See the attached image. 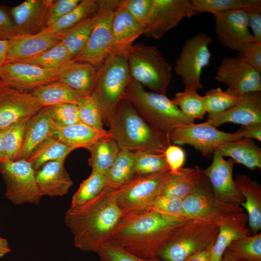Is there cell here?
Here are the masks:
<instances>
[{"label": "cell", "instance_id": "6da1fadb", "mask_svg": "<svg viewBox=\"0 0 261 261\" xmlns=\"http://www.w3.org/2000/svg\"><path fill=\"white\" fill-rule=\"evenodd\" d=\"M188 219L146 208L124 214L110 238L144 259L158 257L173 234Z\"/></svg>", "mask_w": 261, "mask_h": 261}, {"label": "cell", "instance_id": "7a4b0ae2", "mask_svg": "<svg viewBox=\"0 0 261 261\" xmlns=\"http://www.w3.org/2000/svg\"><path fill=\"white\" fill-rule=\"evenodd\" d=\"M123 215L116 199L115 189L106 186L90 201L70 207L64 222L73 236L76 247L84 252L96 253L110 238Z\"/></svg>", "mask_w": 261, "mask_h": 261}, {"label": "cell", "instance_id": "3957f363", "mask_svg": "<svg viewBox=\"0 0 261 261\" xmlns=\"http://www.w3.org/2000/svg\"><path fill=\"white\" fill-rule=\"evenodd\" d=\"M107 123L109 132L120 149L164 155L166 148L171 145L169 136L148 124L124 98Z\"/></svg>", "mask_w": 261, "mask_h": 261}, {"label": "cell", "instance_id": "277c9868", "mask_svg": "<svg viewBox=\"0 0 261 261\" xmlns=\"http://www.w3.org/2000/svg\"><path fill=\"white\" fill-rule=\"evenodd\" d=\"M124 98L148 124L167 136L176 128L194 123L195 119L184 114L172 99L165 95L146 91L131 77Z\"/></svg>", "mask_w": 261, "mask_h": 261}, {"label": "cell", "instance_id": "5b68a950", "mask_svg": "<svg viewBox=\"0 0 261 261\" xmlns=\"http://www.w3.org/2000/svg\"><path fill=\"white\" fill-rule=\"evenodd\" d=\"M183 209L188 219L201 220L219 227L230 225L242 229L247 228L248 217L238 204L217 199L205 177L198 188L183 200Z\"/></svg>", "mask_w": 261, "mask_h": 261}, {"label": "cell", "instance_id": "8992f818", "mask_svg": "<svg viewBox=\"0 0 261 261\" xmlns=\"http://www.w3.org/2000/svg\"><path fill=\"white\" fill-rule=\"evenodd\" d=\"M130 77L151 92L166 95L172 67L156 46L133 44L127 54Z\"/></svg>", "mask_w": 261, "mask_h": 261}, {"label": "cell", "instance_id": "52a82bcc", "mask_svg": "<svg viewBox=\"0 0 261 261\" xmlns=\"http://www.w3.org/2000/svg\"><path fill=\"white\" fill-rule=\"evenodd\" d=\"M130 78L127 55L112 54L99 67L93 91L102 112L104 122L115 112L124 97Z\"/></svg>", "mask_w": 261, "mask_h": 261}, {"label": "cell", "instance_id": "ba28073f", "mask_svg": "<svg viewBox=\"0 0 261 261\" xmlns=\"http://www.w3.org/2000/svg\"><path fill=\"white\" fill-rule=\"evenodd\" d=\"M219 228L206 222L188 219L170 238L158 257L163 261H188L214 244Z\"/></svg>", "mask_w": 261, "mask_h": 261}, {"label": "cell", "instance_id": "9c48e42d", "mask_svg": "<svg viewBox=\"0 0 261 261\" xmlns=\"http://www.w3.org/2000/svg\"><path fill=\"white\" fill-rule=\"evenodd\" d=\"M173 174L170 171L146 175H135L115 189L118 205L123 214L148 208L161 195Z\"/></svg>", "mask_w": 261, "mask_h": 261}, {"label": "cell", "instance_id": "30bf717a", "mask_svg": "<svg viewBox=\"0 0 261 261\" xmlns=\"http://www.w3.org/2000/svg\"><path fill=\"white\" fill-rule=\"evenodd\" d=\"M212 43L208 34L200 32L188 39L183 45L174 70L181 78L185 90L197 91L203 88L201 75L210 63L212 55L209 45Z\"/></svg>", "mask_w": 261, "mask_h": 261}, {"label": "cell", "instance_id": "8fae6325", "mask_svg": "<svg viewBox=\"0 0 261 261\" xmlns=\"http://www.w3.org/2000/svg\"><path fill=\"white\" fill-rule=\"evenodd\" d=\"M0 174L5 184V196L14 204L40 203L42 197L35 171L26 160L0 162Z\"/></svg>", "mask_w": 261, "mask_h": 261}, {"label": "cell", "instance_id": "7c38bea8", "mask_svg": "<svg viewBox=\"0 0 261 261\" xmlns=\"http://www.w3.org/2000/svg\"><path fill=\"white\" fill-rule=\"evenodd\" d=\"M174 145H188L199 151L205 158H210L220 144L242 138L236 132L230 133L219 130L207 121L180 126L169 135Z\"/></svg>", "mask_w": 261, "mask_h": 261}, {"label": "cell", "instance_id": "4fadbf2b", "mask_svg": "<svg viewBox=\"0 0 261 261\" xmlns=\"http://www.w3.org/2000/svg\"><path fill=\"white\" fill-rule=\"evenodd\" d=\"M194 15L190 0H151L143 35L159 39L177 26L183 19Z\"/></svg>", "mask_w": 261, "mask_h": 261}, {"label": "cell", "instance_id": "5bb4252c", "mask_svg": "<svg viewBox=\"0 0 261 261\" xmlns=\"http://www.w3.org/2000/svg\"><path fill=\"white\" fill-rule=\"evenodd\" d=\"M215 79L227 86L226 90L242 97L261 91V73L250 65L239 53L223 58L218 67Z\"/></svg>", "mask_w": 261, "mask_h": 261}, {"label": "cell", "instance_id": "9a60e30c", "mask_svg": "<svg viewBox=\"0 0 261 261\" xmlns=\"http://www.w3.org/2000/svg\"><path fill=\"white\" fill-rule=\"evenodd\" d=\"M119 0H107L98 12L96 24L83 49L72 59L99 67L110 54L112 20Z\"/></svg>", "mask_w": 261, "mask_h": 261}, {"label": "cell", "instance_id": "2e32d148", "mask_svg": "<svg viewBox=\"0 0 261 261\" xmlns=\"http://www.w3.org/2000/svg\"><path fill=\"white\" fill-rule=\"evenodd\" d=\"M0 79L7 86L31 92L41 86L58 81L59 71L26 63L5 62L0 68Z\"/></svg>", "mask_w": 261, "mask_h": 261}, {"label": "cell", "instance_id": "e0dca14e", "mask_svg": "<svg viewBox=\"0 0 261 261\" xmlns=\"http://www.w3.org/2000/svg\"><path fill=\"white\" fill-rule=\"evenodd\" d=\"M214 15L216 33L225 47L240 52L250 42H254L248 24L247 12L232 11Z\"/></svg>", "mask_w": 261, "mask_h": 261}, {"label": "cell", "instance_id": "ac0fdd59", "mask_svg": "<svg viewBox=\"0 0 261 261\" xmlns=\"http://www.w3.org/2000/svg\"><path fill=\"white\" fill-rule=\"evenodd\" d=\"M43 107L31 92L20 90L5 84L0 87V129L29 118Z\"/></svg>", "mask_w": 261, "mask_h": 261}, {"label": "cell", "instance_id": "d6986e66", "mask_svg": "<svg viewBox=\"0 0 261 261\" xmlns=\"http://www.w3.org/2000/svg\"><path fill=\"white\" fill-rule=\"evenodd\" d=\"M235 162L232 159H224L216 149L211 164L203 170L210 180L214 196L223 202L241 205L245 198L237 188L233 178L232 171Z\"/></svg>", "mask_w": 261, "mask_h": 261}, {"label": "cell", "instance_id": "ffe728a7", "mask_svg": "<svg viewBox=\"0 0 261 261\" xmlns=\"http://www.w3.org/2000/svg\"><path fill=\"white\" fill-rule=\"evenodd\" d=\"M60 42V34L51 32L47 28L33 34L16 35L9 41L5 62H17L34 58Z\"/></svg>", "mask_w": 261, "mask_h": 261}, {"label": "cell", "instance_id": "44dd1931", "mask_svg": "<svg viewBox=\"0 0 261 261\" xmlns=\"http://www.w3.org/2000/svg\"><path fill=\"white\" fill-rule=\"evenodd\" d=\"M53 0H26L10 8L16 35L33 34L46 28V18Z\"/></svg>", "mask_w": 261, "mask_h": 261}, {"label": "cell", "instance_id": "7402d4cb", "mask_svg": "<svg viewBox=\"0 0 261 261\" xmlns=\"http://www.w3.org/2000/svg\"><path fill=\"white\" fill-rule=\"evenodd\" d=\"M206 121L217 128L226 123L241 125L261 123V91L244 95L234 106L225 111L208 115Z\"/></svg>", "mask_w": 261, "mask_h": 261}, {"label": "cell", "instance_id": "603a6c76", "mask_svg": "<svg viewBox=\"0 0 261 261\" xmlns=\"http://www.w3.org/2000/svg\"><path fill=\"white\" fill-rule=\"evenodd\" d=\"M143 33V26L124 8L117 5L112 20V39L110 55L124 54Z\"/></svg>", "mask_w": 261, "mask_h": 261}, {"label": "cell", "instance_id": "cb8c5ba5", "mask_svg": "<svg viewBox=\"0 0 261 261\" xmlns=\"http://www.w3.org/2000/svg\"><path fill=\"white\" fill-rule=\"evenodd\" d=\"M65 160L48 162L35 171L36 183L42 196H62L68 193L73 182L64 167Z\"/></svg>", "mask_w": 261, "mask_h": 261}, {"label": "cell", "instance_id": "d4e9b609", "mask_svg": "<svg viewBox=\"0 0 261 261\" xmlns=\"http://www.w3.org/2000/svg\"><path fill=\"white\" fill-rule=\"evenodd\" d=\"M57 124L43 107L28 121L18 160H27L34 149L46 139L54 137Z\"/></svg>", "mask_w": 261, "mask_h": 261}, {"label": "cell", "instance_id": "484cf974", "mask_svg": "<svg viewBox=\"0 0 261 261\" xmlns=\"http://www.w3.org/2000/svg\"><path fill=\"white\" fill-rule=\"evenodd\" d=\"M112 136L108 130H100L82 122L63 126L57 124L54 137L75 149L84 148L89 150L99 141Z\"/></svg>", "mask_w": 261, "mask_h": 261}, {"label": "cell", "instance_id": "4316f807", "mask_svg": "<svg viewBox=\"0 0 261 261\" xmlns=\"http://www.w3.org/2000/svg\"><path fill=\"white\" fill-rule=\"evenodd\" d=\"M98 68L72 59L59 69L58 81L77 90L91 93L95 86Z\"/></svg>", "mask_w": 261, "mask_h": 261}, {"label": "cell", "instance_id": "83f0119b", "mask_svg": "<svg viewBox=\"0 0 261 261\" xmlns=\"http://www.w3.org/2000/svg\"><path fill=\"white\" fill-rule=\"evenodd\" d=\"M235 185L245 198L241 206L246 210L248 223L253 235L261 229V187L255 180L244 174L234 179Z\"/></svg>", "mask_w": 261, "mask_h": 261}, {"label": "cell", "instance_id": "f1b7e54d", "mask_svg": "<svg viewBox=\"0 0 261 261\" xmlns=\"http://www.w3.org/2000/svg\"><path fill=\"white\" fill-rule=\"evenodd\" d=\"M31 92L43 107L64 103L78 105L92 93L77 90L59 81L41 86Z\"/></svg>", "mask_w": 261, "mask_h": 261}, {"label": "cell", "instance_id": "f546056e", "mask_svg": "<svg viewBox=\"0 0 261 261\" xmlns=\"http://www.w3.org/2000/svg\"><path fill=\"white\" fill-rule=\"evenodd\" d=\"M216 149L223 157L253 170L261 167V150L252 139L242 138L219 145Z\"/></svg>", "mask_w": 261, "mask_h": 261}, {"label": "cell", "instance_id": "4dcf8cb0", "mask_svg": "<svg viewBox=\"0 0 261 261\" xmlns=\"http://www.w3.org/2000/svg\"><path fill=\"white\" fill-rule=\"evenodd\" d=\"M205 176L198 165L193 168H182L173 174L161 195L184 199L193 193Z\"/></svg>", "mask_w": 261, "mask_h": 261}, {"label": "cell", "instance_id": "1f68e13d", "mask_svg": "<svg viewBox=\"0 0 261 261\" xmlns=\"http://www.w3.org/2000/svg\"><path fill=\"white\" fill-rule=\"evenodd\" d=\"M98 18V12L86 17L71 28L59 33L61 36V42L72 58L85 47Z\"/></svg>", "mask_w": 261, "mask_h": 261}, {"label": "cell", "instance_id": "d6a6232c", "mask_svg": "<svg viewBox=\"0 0 261 261\" xmlns=\"http://www.w3.org/2000/svg\"><path fill=\"white\" fill-rule=\"evenodd\" d=\"M194 14L232 11L261 13V0H190Z\"/></svg>", "mask_w": 261, "mask_h": 261}, {"label": "cell", "instance_id": "836d02e7", "mask_svg": "<svg viewBox=\"0 0 261 261\" xmlns=\"http://www.w3.org/2000/svg\"><path fill=\"white\" fill-rule=\"evenodd\" d=\"M73 150V148L52 137L46 139L37 146L26 160L36 171L48 162L65 160Z\"/></svg>", "mask_w": 261, "mask_h": 261}, {"label": "cell", "instance_id": "e575fe53", "mask_svg": "<svg viewBox=\"0 0 261 261\" xmlns=\"http://www.w3.org/2000/svg\"><path fill=\"white\" fill-rule=\"evenodd\" d=\"M135 175L134 152L120 149L115 161L105 174L106 186L116 189Z\"/></svg>", "mask_w": 261, "mask_h": 261}, {"label": "cell", "instance_id": "d590c367", "mask_svg": "<svg viewBox=\"0 0 261 261\" xmlns=\"http://www.w3.org/2000/svg\"><path fill=\"white\" fill-rule=\"evenodd\" d=\"M120 150L118 145L112 136L98 142L89 150L90 156L88 162L92 171H96L105 175Z\"/></svg>", "mask_w": 261, "mask_h": 261}, {"label": "cell", "instance_id": "8d00e7d4", "mask_svg": "<svg viewBox=\"0 0 261 261\" xmlns=\"http://www.w3.org/2000/svg\"><path fill=\"white\" fill-rule=\"evenodd\" d=\"M107 0H81L73 10L47 28L51 32L59 33L75 25L86 17L98 12Z\"/></svg>", "mask_w": 261, "mask_h": 261}, {"label": "cell", "instance_id": "74e56055", "mask_svg": "<svg viewBox=\"0 0 261 261\" xmlns=\"http://www.w3.org/2000/svg\"><path fill=\"white\" fill-rule=\"evenodd\" d=\"M236 260L261 261V233L245 235L233 241L225 251Z\"/></svg>", "mask_w": 261, "mask_h": 261}, {"label": "cell", "instance_id": "f35d334b", "mask_svg": "<svg viewBox=\"0 0 261 261\" xmlns=\"http://www.w3.org/2000/svg\"><path fill=\"white\" fill-rule=\"evenodd\" d=\"M106 187V179L104 174L96 171H92L91 174L80 184L78 190L73 194L70 207L83 204L98 196Z\"/></svg>", "mask_w": 261, "mask_h": 261}, {"label": "cell", "instance_id": "ab89813d", "mask_svg": "<svg viewBox=\"0 0 261 261\" xmlns=\"http://www.w3.org/2000/svg\"><path fill=\"white\" fill-rule=\"evenodd\" d=\"M30 117L16 121L4 129V148L7 160L12 161L18 160L24 142L26 126Z\"/></svg>", "mask_w": 261, "mask_h": 261}, {"label": "cell", "instance_id": "60d3db41", "mask_svg": "<svg viewBox=\"0 0 261 261\" xmlns=\"http://www.w3.org/2000/svg\"><path fill=\"white\" fill-rule=\"evenodd\" d=\"M72 57L60 42L45 52L34 58L17 61L48 69H59Z\"/></svg>", "mask_w": 261, "mask_h": 261}, {"label": "cell", "instance_id": "b9f144b4", "mask_svg": "<svg viewBox=\"0 0 261 261\" xmlns=\"http://www.w3.org/2000/svg\"><path fill=\"white\" fill-rule=\"evenodd\" d=\"M217 239L211 247L210 261H221L225 251L234 240L251 235L248 228L242 229L230 225L221 226Z\"/></svg>", "mask_w": 261, "mask_h": 261}, {"label": "cell", "instance_id": "7bdbcfd3", "mask_svg": "<svg viewBox=\"0 0 261 261\" xmlns=\"http://www.w3.org/2000/svg\"><path fill=\"white\" fill-rule=\"evenodd\" d=\"M242 97L235 96L220 87L212 88L203 96L205 109L208 115L218 114L236 104Z\"/></svg>", "mask_w": 261, "mask_h": 261}, {"label": "cell", "instance_id": "ee69618b", "mask_svg": "<svg viewBox=\"0 0 261 261\" xmlns=\"http://www.w3.org/2000/svg\"><path fill=\"white\" fill-rule=\"evenodd\" d=\"M135 175H146L168 171L164 155L145 151L134 152Z\"/></svg>", "mask_w": 261, "mask_h": 261}, {"label": "cell", "instance_id": "f6af8a7d", "mask_svg": "<svg viewBox=\"0 0 261 261\" xmlns=\"http://www.w3.org/2000/svg\"><path fill=\"white\" fill-rule=\"evenodd\" d=\"M182 112L195 119H202L206 113L203 96L197 91L184 90L178 92L172 99Z\"/></svg>", "mask_w": 261, "mask_h": 261}, {"label": "cell", "instance_id": "bcb514c9", "mask_svg": "<svg viewBox=\"0 0 261 261\" xmlns=\"http://www.w3.org/2000/svg\"><path fill=\"white\" fill-rule=\"evenodd\" d=\"M96 253L101 261H163L158 257L144 259L134 255L111 238L104 243Z\"/></svg>", "mask_w": 261, "mask_h": 261}, {"label": "cell", "instance_id": "7dc6e473", "mask_svg": "<svg viewBox=\"0 0 261 261\" xmlns=\"http://www.w3.org/2000/svg\"><path fill=\"white\" fill-rule=\"evenodd\" d=\"M77 106L81 122L96 129L105 130L103 116L93 93Z\"/></svg>", "mask_w": 261, "mask_h": 261}, {"label": "cell", "instance_id": "c3c4849f", "mask_svg": "<svg viewBox=\"0 0 261 261\" xmlns=\"http://www.w3.org/2000/svg\"><path fill=\"white\" fill-rule=\"evenodd\" d=\"M45 107L51 119L58 125L67 126L81 122L76 104L64 103Z\"/></svg>", "mask_w": 261, "mask_h": 261}, {"label": "cell", "instance_id": "681fc988", "mask_svg": "<svg viewBox=\"0 0 261 261\" xmlns=\"http://www.w3.org/2000/svg\"><path fill=\"white\" fill-rule=\"evenodd\" d=\"M147 208L161 213L188 219L183 209V200L179 198L160 195Z\"/></svg>", "mask_w": 261, "mask_h": 261}, {"label": "cell", "instance_id": "f907efd6", "mask_svg": "<svg viewBox=\"0 0 261 261\" xmlns=\"http://www.w3.org/2000/svg\"><path fill=\"white\" fill-rule=\"evenodd\" d=\"M81 1V0H53L47 12L46 28L51 27L69 13L77 6Z\"/></svg>", "mask_w": 261, "mask_h": 261}, {"label": "cell", "instance_id": "816d5d0a", "mask_svg": "<svg viewBox=\"0 0 261 261\" xmlns=\"http://www.w3.org/2000/svg\"><path fill=\"white\" fill-rule=\"evenodd\" d=\"M151 3V0H119L117 5L125 9L144 27Z\"/></svg>", "mask_w": 261, "mask_h": 261}, {"label": "cell", "instance_id": "f5cc1de1", "mask_svg": "<svg viewBox=\"0 0 261 261\" xmlns=\"http://www.w3.org/2000/svg\"><path fill=\"white\" fill-rule=\"evenodd\" d=\"M164 156L169 170L175 174L182 168L186 160V153L179 146L170 145L166 149Z\"/></svg>", "mask_w": 261, "mask_h": 261}, {"label": "cell", "instance_id": "db71d44e", "mask_svg": "<svg viewBox=\"0 0 261 261\" xmlns=\"http://www.w3.org/2000/svg\"><path fill=\"white\" fill-rule=\"evenodd\" d=\"M239 53L250 65L261 73V44L250 42Z\"/></svg>", "mask_w": 261, "mask_h": 261}, {"label": "cell", "instance_id": "11a10c76", "mask_svg": "<svg viewBox=\"0 0 261 261\" xmlns=\"http://www.w3.org/2000/svg\"><path fill=\"white\" fill-rule=\"evenodd\" d=\"M15 36L14 25L9 11L0 5V40L9 41Z\"/></svg>", "mask_w": 261, "mask_h": 261}, {"label": "cell", "instance_id": "9f6ffc18", "mask_svg": "<svg viewBox=\"0 0 261 261\" xmlns=\"http://www.w3.org/2000/svg\"><path fill=\"white\" fill-rule=\"evenodd\" d=\"M248 24L252 30L254 42L261 44V13L248 12Z\"/></svg>", "mask_w": 261, "mask_h": 261}, {"label": "cell", "instance_id": "6f0895ef", "mask_svg": "<svg viewBox=\"0 0 261 261\" xmlns=\"http://www.w3.org/2000/svg\"><path fill=\"white\" fill-rule=\"evenodd\" d=\"M236 132L242 138L255 139L261 141V123L241 125Z\"/></svg>", "mask_w": 261, "mask_h": 261}, {"label": "cell", "instance_id": "680465c9", "mask_svg": "<svg viewBox=\"0 0 261 261\" xmlns=\"http://www.w3.org/2000/svg\"><path fill=\"white\" fill-rule=\"evenodd\" d=\"M212 246H210L198 253L188 261H210Z\"/></svg>", "mask_w": 261, "mask_h": 261}, {"label": "cell", "instance_id": "91938a15", "mask_svg": "<svg viewBox=\"0 0 261 261\" xmlns=\"http://www.w3.org/2000/svg\"><path fill=\"white\" fill-rule=\"evenodd\" d=\"M8 45V41L0 40V68L6 62Z\"/></svg>", "mask_w": 261, "mask_h": 261}, {"label": "cell", "instance_id": "94428289", "mask_svg": "<svg viewBox=\"0 0 261 261\" xmlns=\"http://www.w3.org/2000/svg\"><path fill=\"white\" fill-rule=\"evenodd\" d=\"M11 251L8 242L6 239L0 237V259Z\"/></svg>", "mask_w": 261, "mask_h": 261}, {"label": "cell", "instance_id": "6125c7cd", "mask_svg": "<svg viewBox=\"0 0 261 261\" xmlns=\"http://www.w3.org/2000/svg\"><path fill=\"white\" fill-rule=\"evenodd\" d=\"M3 131L4 129H0V162L7 160L4 153Z\"/></svg>", "mask_w": 261, "mask_h": 261}, {"label": "cell", "instance_id": "be15d7a7", "mask_svg": "<svg viewBox=\"0 0 261 261\" xmlns=\"http://www.w3.org/2000/svg\"><path fill=\"white\" fill-rule=\"evenodd\" d=\"M221 261H236V260L225 252Z\"/></svg>", "mask_w": 261, "mask_h": 261}, {"label": "cell", "instance_id": "e7e4bbea", "mask_svg": "<svg viewBox=\"0 0 261 261\" xmlns=\"http://www.w3.org/2000/svg\"><path fill=\"white\" fill-rule=\"evenodd\" d=\"M236 261H249L245 259H238L236 260Z\"/></svg>", "mask_w": 261, "mask_h": 261}, {"label": "cell", "instance_id": "03108f58", "mask_svg": "<svg viewBox=\"0 0 261 261\" xmlns=\"http://www.w3.org/2000/svg\"><path fill=\"white\" fill-rule=\"evenodd\" d=\"M4 84L2 82V81L0 79V87L4 85Z\"/></svg>", "mask_w": 261, "mask_h": 261}]
</instances>
